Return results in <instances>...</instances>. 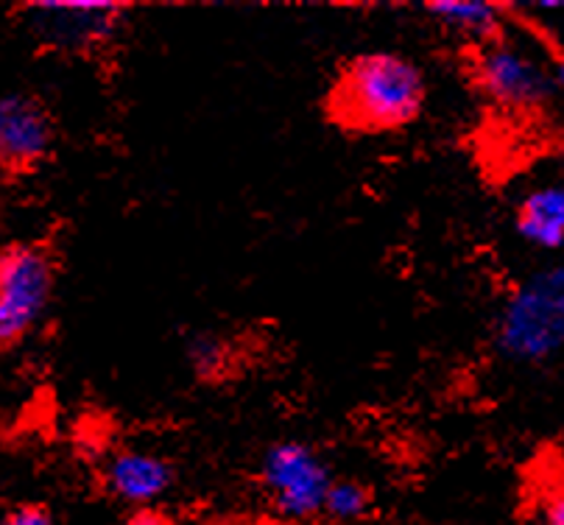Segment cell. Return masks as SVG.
<instances>
[{
    "label": "cell",
    "instance_id": "16",
    "mask_svg": "<svg viewBox=\"0 0 564 525\" xmlns=\"http://www.w3.org/2000/svg\"><path fill=\"white\" fill-rule=\"evenodd\" d=\"M551 73H553V79H556V85L564 87V51H558V54L553 56Z\"/></svg>",
    "mask_w": 564,
    "mask_h": 525
},
{
    "label": "cell",
    "instance_id": "8",
    "mask_svg": "<svg viewBox=\"0 0 564 525\" xmlns=\"http://www.w3.org/2000/svg\"><path fill=\"white\" fill-rule=\"evenodd\" d=\"M104 495L129 506V512L160 506L176 486V464L169 456L145 447H118L98 467Z\"/></svg>",
    "mask_w": 564,
    "mask_h": 525
},
{
    "label": "cell",
    "instance_id": "13",
    "mask_svg": "<svg viewBox=\"0 0 564 525\" xmlns=\"http://www.w3.org/2000/svg\"><path fill=\"white\" fill-rule=\"evenodd\" d=\"M3 525H56V517L51 512V506H45V503L25 501L9 508L7 517H3Z\"/></svg>",
    "mask_w": 564,
    "mask_h": 525
},
{
    "label": "cell",
    "instance_id": "10",
    "mask_svg": "<svg viewBox=\"0 0 564 525\" xmlns=\"http://www.w3.org/2000/svg\"><path fill=\"white\" fill-rule=\"evenodd\" d=\"M514 232L522 243L540 252L564 247V182L536 185L514 207Z\"/></svg>",
    "mask_w": 564,
    "mask_h": 525
},
{
    "label": "cell",
    "instance_id": "14",
    "mask_svg": "<svg viewBox=\"0 0 564 525\" xmlns=\"http://www.w3.org/2000/svg\"><path fill=\"white\" fill-rule=\"evenodd\" d=\"M120 525H180V519L163 506H145V508H134V512H129Z\"/></svg>",
    "mask_w": 564,
    "mask_h": 525
},
{
    "label": "cell",
    "instance_id": "7",
    "mask_svg": "<svg viewBox=\"0 0 564 525\" xmlns=\"http://www.w3.org/2000/svg\"><path fill=\"white\" fill-rule=\"evenodd\" d=\"M59 127L48 103L31 90H12L0 101V168L3 179L31 176L56 152Z\"/></svg>",
    "mask_w": 564,
    "mask_h": 525
},
{
    "label": "cell",
    "instance_id": "12",
    "mask_svg": "<svg viewBox=\"0 0 564 525\" xmlns=\"http://www.w3.org/2000/svg\"><path fill=\"white\" fill-rule=\"evenodd\" d=\"M375 506V490L369 486L367 481H360V478L352 475H341L333 481L330 492H327L325 501V514L330 523L338 525H352L360 523V519H367L372 514Z\"/></svg>",
    "mask_w": 564,
    "mask_h": 525
},
{
    "label": "cell",
    "instance_id": "2",
    "mask_svg": "<svg viewBox=\"0 0 564 525\" xmlns=\"http://www.w3.org/2000/svg\"><path fill=\"white\" fill-rule=\"evenodd\" d=\"M495 350L517 367H540L564 350V263L514 285L495 319Z\"/></svg>",
    "mask_w": 564,
    "mask_h": 525
},
{
    "label": "cell",
    "instance_id": "3",
    "mask_svg": "<svg viewBox=\"0 0 564 525\" xmlns=\"http://www.w3.org/2000/svg\"><path fill=\"white\" fill-rule=\"evenodd\" d=\"M132 12V3L118 0H36L14 9L36 51L87 62L118 48Z\"/></svg>",
    "mask_w": 564,
    "mask_h": 525
},
{
    "label": "cell",
    "instance_id": "6",
    "mask_svg": "<svg viewBox=\"0 0 564 525\" xmlns=\"http://www.w3.org/2000/svg\"><path fill=\"white\" fill-rule=\"evenodd\" d=\"M467 76L484 101L514 116L545 109L558 87L551 67L542 65L520 43H511V36L467 51Z\"/></svg>",
    "mask_w": 564,
    "mask_h": 525
},
{
    "label": "cell",
    "instance_id": "15",
    "mask_svg": "<svg viewBox=\"0 0 564 525\" xmlns=\"http://www.w3.org/2000/svg\"><path fill=\"white\" fill-rule=\"evenodd\" d=\"M542 525H564V490L553 492L542 503Z\"/></svg>",
    "mask_w": 564,
    "mask_h": 525
},
{
    "label": "cell",
    "instance_id": "11",
    "mask_svg": "<svg viewBox=\"0 0 564 525\" xmlns=\"http://www.w3.org/2000/svg\"><path fill=\"white\" fill-rule=\"evenodd\" d=\"M185 361L196 383L202 386H224L238 372V350L232 339L216 330H202L187 339Z\"/></svg>",
    "mask_w": 564,
    "mask_h": 525
},
{
    "label": "cell",
    "instance_id": "4",
    "mask_svg": "<svg viewBox=\"0 0 564 525\" xmlns=\"http://www.w3.org/2000/svg\"><path fill=\"white\" fill-rule=\"evenodd\" d=\"M62 258L51 238L9 241L0 252V350H20L54 305Z\"/></svg>",
    "mask_w": 564,
    "mask_h": 525
},
{
    "label": "cell",
    "instance_id": "1",
    "mask_svg": "<svg viewBox=\"0 0 564 525\" xmlns=\"http://www.w3.org/2000/svg\"><path fill=\"white\" fill-rule=\"evenodd\" d=\"M427 96L420 62L397 51H360L338 62L322 96V116L344 134L380 138L414 127L425 116Z\"/></svg>",
    "mask_w": 564,
    "mask_h": 525
},
{
    "label": "cell",
    "instance_id": "9",
    "mask_svg": "<svg viewBox=\"0 0 564 525\" xmlns=\"http://www.w3.org/2000/svg\"><path fill=\"white\" fill-rule=\"evenodd\" d=\"M433 25L456 36L467 51L500 43L509 36L511 7L492 0H431L422 3Z\"/></svg>",
    "mask_w": 564,
    "mask_h": 525
},
{
    "label": "cell",
    "instance_id": "5",
    "mask_svg": "<svg viewBox=\"0 0 564 525\" xmlns=\"http://www.w3.org/2000/svg\"><path fill=\"white\" fill-rule=\"evenodd\" d=\"M333 475L330 461L305 439H276L260 456L258 483L271 512L289 523H311L325 514Z\"/></svg>",
    "mask_w": 564,
    "mask_h": 525
}]
</instances>
